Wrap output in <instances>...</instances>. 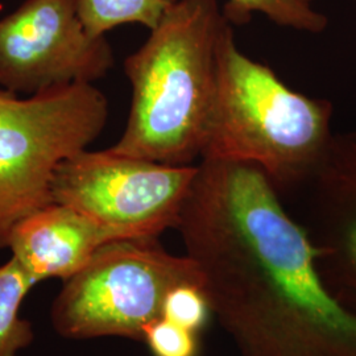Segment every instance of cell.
Returning a JSON list of instances; mask_svg holds the SVG:
<instances>
[{
  "label": "cell",
  "mask_w": 356,
  "mask_h": 356,
  "mask_svg": "<svg viewBox=\"0 0 356 356\" xmlns=\"http://www.w3.org/2000/svg\"><path fill=\"white\" fill-rule=\"evenodd\" d=\"M176 229L243 356H356L355 313L259 168L201 160Z\"/></svg>",
  "instance_id": "1"
},
{
  "label": "cell",
  "mask_w": 356,
  "mask_h": 356,
  "mask_svg": "<svg viewBox=\"0 0 356 356\" xmlns=\"http://www.w3.org/2000/svg\"><path fill=\"white\" fill-rule=\"evenodd\" d=\"M227 19L216 0H178L124 61L132 103L108 149L166 165L204 152L216 91V48Z\"/></svg>",
  "instance_id": "2"
},
{
  "label": "cell",
  "mask_w": 356,
  "mask_h": 356,
  "mask_svg": "<svg viewBox=\"0 0 356 356\" xmlns=\"http://www.w3.org/2000/svg\"><path fill=\"white\" fill-rule=\"evenodd\" d=\"M332 106L288 88L267 65L244 54L234 26L216 48V91L201 160L259 168L275 189L307 185L330 147Z\"/></svg>",
  "instance_id": "3"
},
{
  "label": "cell",
  "mask_w": 356,
  "mask_h": 356,
  "mask_svg": "<svg viewBox=\"0 0 356 356\" xmlns=\"http://www.w3.org/2000/svg\"><path fill=\"white\" fill-rule=\"evenodd\" d=\"M108 120V101L91 83H74L20 98L0 88V250L15 226L53 204V175L85 151Z\"/></svg>",
  "instance_id": "4"
},
{
  "label": "cell",
  "mask_w": 356,
  "mask_h": 356,
  "mask_svg": "<svg viewBox=\"0 0 356 356\" xmlns=\"http://www.w3.org/2000/svg\"><path fill=\"white\" fill-rule=\"evenodd\" d=\"M186 284L204 288L201 270L188 254H169L159 238L106 243L65 281L51 305V326L67 339L143 341L145 327L163 317L168 293Z\"/></svg>",
  "instance_id": "5"
},
{
  "label": "cell",
  "mask_w": 356,
  "mask_h": 356,
  "mask_svg": "<svg viewBox=\"0 0 356 356\" xmlns=\"http://www.w3.org/2000/svg\"><path fill=\"white\" fill-rule=\"evenodd\" d=\"M197 165L173 166L106 151H81L57 166L51 200L89 216L119 239L177 229Z\"/></svg>",
  "instance_id": "6"
},
{
  "label": "cell",
  "mask_w": 356,
  "mask_h": 356,
  "mask_svg": "<svg viewBox=\"0 0 356 356\" xmlns=\"http://www.w3.org/2000/svg\"><path fill=\"white\" fill-rule=\"evenodd\" d=\"M114 66L106 38H92L76 0H26L0 19V88L15 94L91 83Z\"/></svg>",
  "instance_id": "7"
},
{
  "label": "cell",
  "mask_w": 356,
  "mask_h": 356,
  "mask_svg": "<svg viewBox=\"0 0 356 356\" xmlns=\"http://www.w3.org/2000/svg\"><path fill=\"white\" fill-rule=\"evenodd\" d=\"M120 239L89 216L53 202L15 226L8 250L38 284L72 279L102 245Z\"/></svg>",
  "instance_id": "8"
},
{
  "label": "cell",
  "mask_w": 356,
  "mask_h": 356,
  "mask_svg": "<svg viewBox=\"0 0 356 356\" xmlns=\"http://www.w3.org/2000/svg\"><path fill=\"white\" fill-rule=\"evenodd\" d=\"M319 261L356 288V135L334 141L310 182Z\"/></svg>",
  "instance_id": "9"
},
{
  "label": "cell",
  "mask_w": 356,
  "mask_h": 356,
  "mask_svg": "<svg viewBox=\"0 0 356 356\" xmlns=\"http://www.w3.org/2000/svg\"><path fill=\"white\" fill-rule=\"evenodd\" d=\"M76 13L92 38L123 24H140L149 31L159 26L178 0H76Z\"/></svg>",
  "instance_id": "10"
},
{
  "label": "cell",
  "mask_w": 356,
  "mask_h": 356,
  "mask_svg": "<svg viewBox=\"0 0 356 356\" xmlns=\"http://www.w3.org/2000/svg\"><path fill=\"white\" fill-rule=\"evenodd\" d=\"M35 285L13 256L0 266V356H19L35 339L32 323L20 316Z\"/></svg>",
  "instance_id": "11"
},
{
  "label": "cell",
  "mask_w": 356,
  "mask_h": 356,
  "mask_svg": "<svg viewBox=\"0 0 356 356\" xmlns=\"http://www.w3.org/2000/svg\"><path fill=\"white\" fill-rule=\"evenodd\" d=\"M314 0H227L222 13L232 26L248 24L254 13L284 28L309 33L326 29L327 17L313 8Z\"/></svg>",
  "instance_id": "12"
},
{
  "label": "cell",
  "mask_w": 356,
  "mask_h": 356,
  "mask_svg": "<svg viewBox=\"0 0 356 356\" xmlns=\"http://www.w3.org/2000/svg\"><path fill=\"white\" fill-rule=\"evenodd\" d=\"M210 314L213 312L204 288L191 284L172 289L163 306L164 318L198 334L206 327Z\"/></svg>",
  "instance_id": "13"
},
{
  "label": "cell",
  "mask_w": 356,
  "mask_h": 356,
  "mask_svg": "<svg viewBox=\"0 0 356 356\" xmlns=\"http://www.w3.org/2000/svg\"><path fill=\"white\" fill-rule=\"evenodd\" d=\"M198 332L160 317L145 327L143 342L147 343L153 356H198Z\"/></svg>",
  "instance_id": "14"
}]
</instances>
